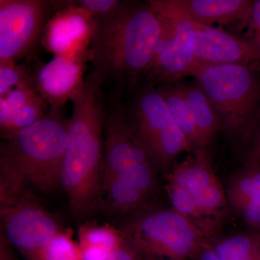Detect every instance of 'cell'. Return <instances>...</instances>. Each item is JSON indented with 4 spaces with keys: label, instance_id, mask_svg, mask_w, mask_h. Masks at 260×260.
Listing matches in <instances>:
<instances>
[{
    "label": "cell",
    "instance_id": "6da1fadb",
    "mask_svg": "<svg viewBox=\"0 0 260 260\" xmlns=\"http://www.w3.org/2000/svg\"><path fill=\"white\" fill-rule=\"evenodd\" d=\"M93 18L90 71L100 80L107 100L122 101L153 64L164 28L161 18L149 1H121L110 13Z\"/></svg>",
    "mask_w": 260,
    "mask_h": 260
},
{
    "label": "cell",
    "instance_id": "7a4b0ae2",
    "mask_svg": "<svg viewBox=\"0 0 260 260\" xmlns=\"http://www.w3.org/2000/svg\"><path fill=\"white\" fill-rule=\"evenodd\" d=\"M70 118L64 108L45 116L0 144V207L60 186Z\"/></svg>",
    "mask_w": 260,
    "mask_h": 260
},
{
    "label": "cell",
    "instance_id": "3957f363",
    "mask_svg": "<svg viewBox=\"0 0 260 260\" xmlns=\"http://www.w3.org/2000/svg\"><path fill=\"white\" fill-rule=\"evenodd\" d=\"M71 101L73 114L60 186L73 215L83 218L95 211L102 194L106 100L96 75L89 71Z\"/></svg>",
    "mask_w": 260,
    "mask_h": 260
},
{
    "label": "cell",
    "instance_id": "277c9868",
    "mask_svg": "<svg viewBox=\"0 0 260 260\" xmlns=\"http://www.w3.org/2000/svg\"><path fill=\"white\" fill-rule=\"evenodd\" d=\"M259 71L237 64L203 65L193 78L232 138L249 136L260 109Z\"/></svg>",
    "mask_w": 260,
    "mask_h": 260
},
{
    "label": "cell",
    "instance_id": "5b68a950",
    "mask_svg": "<svg viewBox=\"0 0 260 260\" xmlns=\"http://www.w3.org/2000/svg\"><path fill=\"white\" fill-rule=\"evenodd\" d=\"M119 229L144 260L192 259L207 239L173 207L150 203L128 215Z\"/></svg>",
    "mask_w": 260,
    "mask_h": 260
},
{
    "label": "cell",
    "instance_id": "8992f818",
    "mask_svg": "<svg viewBox=\"0 0 260 260\" xmlns=\"http://www.w3.org/2000/svg\"><path fill=\"white\" fill-rule=\"evenodd\" d=\"M122 104L126 119L157 172L167 175L177 156L192 150L155 85L145 83L132 100Z\"/></svg>",
    "mask_w": 260,
    "mask_h": 260
},
{
    "label": "cell",
    "instance_id": "52a82bcc",
    "mask_svg": "<svg viewBox=\"0 0 260 260\" xmlns=\"http://www.w3.org/2000/svg\"><path fill=\"white\" fill-rule=\"evenodd\" d=\"M161 18L162 32L145 83L158 85L194 76L200 68L194 53L192 21L172 0L149 1Z\"/></svg>",
    "mask_w": 260,
    "mask_h": 260
},
{
    "label": "cell",
    "instance_id": "ba28073f",
    "mask_svg": "<svg viewBox=\"0 0 260 260\" xmlns=\"http://www.w3.org/2000/svg\"><path fill=\"white\" fill-rule=\"evenodd\" d=\"M67 1L0 0V64L18 63L35 49L51 16Z\"/></svg>",
    "mask_w": 260,
    "mask_h": 260
},
{
    "label": "cell",
    "instance_id": "9c48e42d",
    "mask_svg": "<svg viewBox=\"0 0 260 260\" xmlns=\"http://www.w3.org/2000/svg\"><path fill=\"white\" fill-rule=\"evenodd\" d=\"M0 217L1 230L24 260H37L44 247L63 230L34 198L0 207Z\"/></svg>",
    "mask_w": 260,
    "mask_h": 260
},
{
    "label": "cell",
    "instance_id": "30bf717a",
    "mask_svg": "<svg viewBox=\"0 0 260 260\" xmlns=\"http://www.w3.org/2000/svg\"><path fill=\"white\" fill-rule=\"evenodd\" d=\"M192 151L165 175L167 184L185 191L202 210L224 225L231 210L225 190L215 175L208 150Z\"/></svg>",
    "mask_w": 260,
    "mask_h": 260
},
{
    "label": "cell",
    "instance_id": "8fae6325",
    "mask_svg": "<svg viewBox=\"0 0 260 260\" xmlns=\"http://www.w3.org/2000/svg\"><path fill=\"white\" fill-rule=\"evenodd\" d=\"M147 162H150V159L126 119L122 101L106 100L104 169L101 198L118 174L130 167Z\"/></svg>",
    "mask_w": 260,
    "mask_h": 260
},
{
    "label": "cell",
    "instance_id": "7c38bea8",
    "mask_svg": "<svg viewBox=\"0 0 260 260\" xmlns=\"http://www.w3.org/2000/svg\"><path fill=\"white\" fill-rule=\"evenodd\" d=\"M94 29V18L86 10L67 1L48 21L41 42L54 56L85 59Z\"/></svg>",
    "mask_w": 260,
    "mask_h": 260
},
{
    "label": "cell",
    "instance_id": "4fadbf2b",
    "mask_svg": "<svg viewBox=\"0 0 260 260\" xmlns=\"http://www.w3.org/2000/svg\"><path fill=\"white\" fill-rule=\"evenodd\" d=\"M194 30V53L200 64H237L259 72L260 51L247 39L223 29L191 20Z\"/></svg>",
    "mask_w": 260,
    "mask_h": 260
},
{
    "label": "cell",
    "instance_id": "5bb4252c",
    "mask_svg": "<svg viewBox=\"0 0 260 260\" xmlns=\"http://www.w3.org/2000/svg\"><path fill=\"white\" fill-rule=\"evenodd\" d=\"M157 172L153 164L147 162L118 174L102 194L104 210L128 215L149 204L158 186Z\"/></svg>",
    "mask_w": 260,
    "mask_h": 260
},
{
    "label": "cell",
    "instance_id": "9a60e30c",
    "mask_svg": "<svg viewBox=\"0 0 260 260\" xmlns=\"http://www.w3.org/2000/svg\"><path fill=\"white\" fill-rule=\"evenodd\" d=\"M87 61L55 56L31 68L34 87L51 109L64 108L81 88Z\"/></svg>",
    "mask_w": 260,
    "mask_h": 260
},
{
    "label": "cell",
    "instance_id": "2e32d148",
    "mask_svg": "<svg viewBox=\"0 0 260 260\" xmlns=\"http://www.w3.org/2000/svg\"><path fill=\"white\" fill-rule=\"evenodd\" d=\"M225 193L231 210L260 232V162L246 160L229 179Z\"/></svg>",
    "mask_w": 260,
    "mask_h": 260
},
{
    "label": "cell",
    "instance_id": "e0dca14e",
    "mask_svg": "<svg viewBox=\"0 0 260 260\" xmlns=\"http://www.w3.org/2000/svg\"><path fill=\"white\" fill-rule=\"evenodd\" d=\"M173 3L196 23L206 26L215 24L247 25L253 1L251 0H172Z\"/></svg>",
    "mask_w": 260,
    "mask_h": 260
},
{
    "label": "cell",
    "instance_id": "ac0fdd59",
    "mask_svg": "<svg viewBox=\"0 0 260 260\" xmlns=\"http://www.w3.org/2000/svg\"><path fill=\"white\" fill-rule=\"evenodd\" d=\"M77 242L84 260H104L122 247L126 240L119 228L87 222L78 228Z\"/></svg>",
    "mask_w": 260,
    "mask_h": 260
},
{
    "label": "cell",
    "instance_id": "d6986e66",
    "mask_svg": "<svg viewBox=\"0 0 260 260\" xmlns=\"http://www.w3.org/2000/svg\"><path fill=\"white\" fill-rule=\"evenodd\" d=\"M184 93L199 134L201 149H206L213 141L221 124L216 113L198 83H183Z\"/></svg>",
    "mask_w": 260,
    "mask_h": 260
},
{
    "label": "cell",
    "instance_id": "ffe728a7",
    "mask_svg": "<svg viewBox=\"0 0 260 260\" xmlns=\"http://www.w3.org/2000/svg\"><path fill=\"white\" fill-rule=\"evenodd\" d=\"M164 97L173 119L177 123L191 148L201 149L199 134L186 100L182 81L155 85Z\"/></svg>",
    "mask_w": 260,
    "mask_h": 260
},
{
    "label": "cell",
    "instance_id": "44dd1931",
    "mask_svg": "<svg viewBox=\"0 0 260 260\" xmlns=\"http://www.w3.org/2000/svg\"><path fill=\"white\" fill-rule=\"evenodd\" d=\"M50 107L40 95L23 105L10 109L0 98V134L3 139L9 138L42 119L50 111Z\"/></svg>",
    "mask_w": 260,
    "mask_h": 260
},
{
    "label": "cell",
    "instance_id": "7402d4cb",
    "mask_svg": "<svg viewBox=\"0 0 260 260\" xmlns=\"http://www.w3.org/2000/svg\"><path fill=\"white\" fill-rule=\"evenodd\" d=\"M220 260H260V239L255 232L207 238Z\"/></svg>",
    "mask_w": 260,
    "mask_h": 260
},
{
    "label": "cell",
    "instance_id": "603a6c76",
    "mask_svg": "<svg viewBox=\"0 0 260 260\" xmlns=\"http://www.w3.org/2000/svg\"><path fill=\"white\" fill-rule=\"evenodd\" d=\"M167 190L173 208L187 218L207 238L220 235L223 225L202 210L185 191L167 185Z\"/></svg>",
    "mask_w": 260,
    "mask_h": 260
},
{
    "label": "cell",
    "instance_id": "cb8c5ba5",
    "mask_svg": "<svg viewBox=\"0 0 260 260\" xmlns=\"http://www.w3.org/2000/svg\"><path fill=\"white\" fill-rule=\"evenodd\" d=\"M37 260H84L70 229H63L44 247Z\"/></svg>",
    "mask_w": 260,
    "mask_h": 260
},
{
    "label": "cell",
    "instance_id": "d4e9b609",
    "mask_svg": "<svg viewBox=\"0 0 260 260\" xmlns=\"http://www.w3.org/2000/svg\"><path fill=\"white\" fill-rule=\"evenodd\" d=\"M20 86H34L32 68L18 63L0 64V97Z\"/></svg>",
    "mask_w": 260,
    "mask_h": 260
},
{
    "label": "cell",
    "instance_id": "484cf974",
    "mask_svg": "<svg viewBox=\"0 0 260 260\" xmlns=\"http://www.w3.org/2000/svg\"><path fill=\"white\" fill-rule=\"evenodd\" d=\"M83 10H86L93 18L107 15L120 4L118 0H80L75 1Z\"/></svg>",
    "mask_w": 260,
    "mask_h": 260
},
{
    "label": "cell",
    "instance_id": "4316f807",
    "mask_svg": "<svg viewBox=\"0 0 260 260\" xmlns=\"http://www.w3.org/2000/svg\"><path fill=\"white\" fill-rule=\"evenodd\" d=\"M247 26L249 38L246 39L260 51V0L253 1Z\"/></svg>",
    "mask_w": 260,
    "mask_h": 260
},
{
    "label": "cell",
    "instance_id": "83f0119b",
    "mask_svg": "<svg viewBox=\"0 0 260 260\" xmlns=\"http://www.w3.org/2000/svg\"><path fill=\"white\" fill-rule=\"evenodd\" d=\"M104 260H144L141 254L126 242L122 247L112 253Z\"/></svg>",
    "mask_w": 260,
    "mask_h": 260
},
{
    "label": "cell",
    "instance_id": "f1b7e54d",
    "mask_svg": "<svg viewBox=\"0 0 260 260\" xmlns=\"http://www.w3.org/2000/svg\"><path fill=\"white\" fill-rule=\"evenodd\" d=\"M248 137L251 142L246 160L260 162V122L254 126Z\"/></svg>",
    "mask_w": 260,
    "mask_h": 260
},
{
    "label": "cell",
    "instance_id": "f546056e",
    "mask_svg": "<svg viewBox=\"0 0 260 260\" xmlns=\"http://www.w3.org/2000/svg\"><path fill=\"white\" fill-rule=\"evenodd\" d=\"M15 249L4 232L0 230V260H18Z\"/></svg>",
    "mask_w": 260,
    "mask_h": 260
},
{
    "label": "cell",
    "instance_id": "4dcf8cb0",
    "mask_svg": "<svg viewBox=\"0 0 260 260\" xmlns=\"http://www.w3.org/2000/svg\"><path fill=\"white\" fill-rule=\"evenodd\" d=\"M192 260H220L215 254L211 247L208 245L206 240L196 253Z\"/></svg>",
    "mask_w": 260,
    "mask_h": 260
},
{
    "label": "cell",
    "instance_id": "1f68e13d",
    "mask_svg": "<svg viewBox=\"0 0 260 260\" xmlns=\"http://www.w3.org/2000/svg\"><path fill=\"white\" fill-rule=\"evenodd\" d=\"M256 235H257V237H259V239H260V232H256Z\"/></svg>",
    "mask_w": 260,
    "mask_h": 260
}]
</instances>
